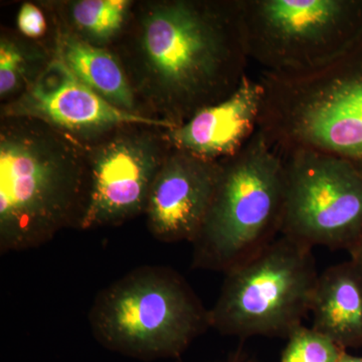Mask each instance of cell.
<instances>
[{
	"mask_svg": "<svg viewBox=\"0 0 362 362\" xmlns=\"http://www.w3.org/2000/svg\"><path fill=\"white\" fill-rule=\"evenodd\" d=\"M142 59L175 124L230 96L249 62L240 0H176L152 7L141 33Z\"/></svg>",
	"mask_w": 362,
	"mask_h": 362,
	"instance_id": "1",
	"label": "cell"
},
{
	"mask_svg": "<svg viewBox=\"0 0 362 362\" xmlns=\"http://www.w3.org/2000/svg\"><path fill=\"white\" fill-rule=\"evenodd\" d=\"M259 129L279 153L305 149L362 170V40L329 65L303 75L263 73Z\"/></svg>",
	"mask_w": 362,
	"mask_h": 362,
	"instance_id": "2",
	"label": "cell"
},
{
	"mask_svg": "<svg viewBox=\"0 0 362 362\" xmlns=\"http://www.w3.org/2000/svg\"><path fill=\"white\" fill-rule=\"evenodd\" d=\"M86 181L73 150L35 128H6L0 136V249L42 246L78 223Z\"/></svg>",
	"mask_w": 362,
	"mask_h": 362,
	"instance_id": "3",
	"label": "cell"
},
{
	"mask_svg": "<svg viewBox=\"0 0 362 362\" xmlns=\"http://www.w3.org/2000/svg\"><path fill=\"white\" fill-rule=\"evenodd\" d=\"M285 206L284 161L258 132L237 156L221 161L206 220L194 240V267L226 271L281 235Z\"/></svg>",
	"mask_w": 362,
	"mask_h": 362,
	"instance_id": "4",
	"label": "cell"
},
{
	"mask_svg": "<svg viewBox=\"0 0 362 362\" xmlns=\"http://www.w3.org/2000/svg\"><path fill=\"white\" fill-rule=\"evenodd\" d=\"M89 321L105 347L143 359L180 356L211 327L209 311L185 279L157 266L136 269L104 289Z\"/></svg>",
	"mask_w": 362,
	"mask_h": 362,
	"instance_id": "5",
	"label": "cell"
},
{
	"mask_svg": "<svg viewBox=\"0 0 362 362\" xmlns=\"http://www.w3.org/2000/svg\"><path fill=\"white\" fill-rule=\"evenodd\" d=\"M225 274L209 324L239 337L289 338L310 312L319 276L312 247L282 235Z\"/></svg>",
	"mask_w": 362,
	"mask_h": 362,
	"instance_id": "6",
	"label": "cell"
},
{
	"mask_svg": "<svg viewBox=\"0 0 362 362\" xmlns=\"http://www.w3.org/2000/svg\"><path fill=\"white\" fill-rule=\"evenodd\" d=\"M247 56L264 73L329 65L362 40V0H240Z\"/></svg>",
	"mask_w": 362,
	"mask_h": 362,
	"instance_id": "7",
	"label": "cell"
},
{
	"mask_svg": "<svg viewBox=\"0 0 362 362\" xmlns=\"http://www.w3.org/2000/svg\"><path fill=\"white\" fill-rule=\"evenodd\" d=\"M285 206L281 235L313 247L351 251L362 240V170L312 150L280 153Z\"/></svg>",
	"mask_w": 362,
	"mask_h": 362,
	"instance_id": "8",
	"label": "cell"
},
{
	"mask_svg": "<svg viewBox=\"0 0 362 362\" xmlns=\"http://www.w3.org/2000/svg\"><path fill=\"white\" fill-rule=\"evenodd\" d=\"M164 159L146 137L123 136L104 145L93 159L77 226H116L145 213L152 183Z\"/></svg>",
	"mask_w": 362,
	"mask_h": 362,
	"instance_id": "9",
	"label": "cell"
},
{
	"mask_svg": "<svg viewBox=\"0 0 362 362\" xmlns=\"http://www.w3.org/2000/svg\"><path fill=\"white\" fill-rule=\"evenodd\" d=\"M9 115L37 119L76 135H90L125 124L169 130L177 124L114 106L81 82L61 59L52 61L23 96L7 109Z\"/></svg>",
	"mask_w": 362,
	"mask_h": 362,
	"instance_id": "10",
	"label": "cell"
},
{
	"mask_svg": "<svg viewBox=\"0 0 362 362\" xmlns=\"http://www.w3.org/2000/svg\"><path fill=\"white\" fill-rule=\"evenodd\" d=\"M221 162L175 150L164 159L150 189L145 214L150 233L164 243H194L206 220Z\"/></svg>",
	"mask_w": 362,
	"mask_h": 362,
	"instance_id": "11",
	"label": "cell"
},
{
	"mask_svg": "<svg viewBox=\"0 0 362 362\" xmlns=\"http://www.w3.org/2000/svg\"><path fill=\"white\" fill-rule=\"evenodd\" d=\"M264 96L259 80L247 76L230 96L168 130V140L175 150L207 161L237 156L258 132Z\"/></svg>",
	"mask_w": 362,
	"mask_h": 362,
	"instance_id": "12",
	"label": "cell"
},
{
	"mask_svg": "<svg viewBox=\"0 0 362 362\" xmlns=\"http://www.w3.org/2000/svg\"><path fill=\"white\" fill-rule=\"evenodd\" d=\"M310 312L313 329L343 349L362 346V268L354 259L318 276Z\"/></svg>",
	"mask_w": 362,
	"mask_h": 362,
	"instance_id": "13",
	"label": "cell"
},
{
	"mask_svg": "<svg viewBox=\"0 0 362 362\" xmlns=\"http://www.w3.org/2000/svg\"><path fill=\"white\" fill-rule=\"evenodd\" d=\"M58 58L75 77L109 103L134 112L129 82L110 52L66 33L59 37Z\"/></svg>",
	"mask_w": 362,
	"mask_h": 362,
	"instance_id": "14",
	"label": "cell"
},
{
	"mask_svg": "<svg viewBox=\"0 0 362 362\" xmlns=\"http://www.w3.org/2000/svg\"><path fill=\"white\" fill-rule=\"evenodd\" d=\"M129 6L127 0H80L71 6V18L90 39L105 42L121 30Z\"/></svg>",
	"mask_w": 362,
	"mask_h": 362,
	"instance_id": "15",
	"label": "cell"
},
{
	"mask_svg": "<svg viewBox=\"0 0 362 362\" xmlns=\"http://www.w3.org/2000/svg\"><path fill=\"white\" fill-rule=\"evenodd\" d=\"M288 339L281 362H338L345 352L329 338L303 325Z\"/></svg>",
	"mask_w": 362,
	"mask_h": 362,
	"instance_id": "16",
	"label": "cell"
},
{
	"mask_svg": "<svg viewBox=\"0 0 362 362\" xmlns=\"http://www.w3.org/2000/svg\"><path fill=\"white\" fill-rule=\"evenodd\" d=\"M28 69V57L20 45L1 37L0 40V95L1 98L16 92L23 84Z\"/></svg>",
	"mask_w": 362,
	"mask_h": 362,
	"instance_id": "17",
	"label": "cell"
},
{
	"mask_svg": "<svg viewBox=\"0 0 362 362\" xmlns=\"http://www.w3.org/2000/svg\"><path fill=\"white\" fill-rule=\"evenodd\" d=\"M18 26L26 37H37L44 35L47 23L44 14L37 6L25 4L18 13Z\"/></svg>",
	"mask_w": 362,
	"mask_h": 362,
	"instance_id": "18",
	"label": "cell"
},
{
	"mask_svg": "<svg viewBox=\"0 0 362 362\" xmlns=\"http://www.w3.org/2000/svg\"><path fill=\"white\" fill-rule=\"evenodd\" d=\"M352 259L358 263L362 268V240L349 252Z\"/></svg>",
	"mask_w": 362,
	"mask_h": 362,
	"instance_id": "19",
	"label": "cell"
},
{
	"mask_svg": "<svg viewBox=\"0 0 362 362\" xmlns=\"http://www.w3.org/2000/svg\"><path fill=\"white\" fill-rule=\"evenodd\" d=\"M338 362H362V357L350 356L345 351Z\"/></svg>",
	"mask_w": 362,
	"mask_h": 362,
	"instance_id": "20",
	"label": "cell"
}]
</instances>
